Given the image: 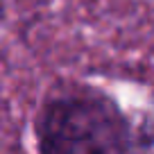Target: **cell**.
<instances>
[{
    "label": "cell",
    "mask_w": 154,
    "mask_h": 154,
    "mask_svg": "<svg viewBox=\"0 0 154 154\" xmlns=\"http://www.w3.org/2000/svg\"><path fill=\"white\" fill-rule=\"evenodd\" d=\"M34 138L38 154H140L154 147V125H138L111 93L77 84L43 100Z\"/></svg>",
    "instance_id": "1"
},
{
    "label": "cell",
    "mask_w": 154,
    "mask_h": 154,
    "mask_svg": "<svg viewBox=\"0 0 154 154\" xmlns=\"http://www.w3.org/2000/svg\"><path fill=\"white\" fill-rule=\"evenodd\" d=\"M5 20H7V5H5V0H0V29L5 25Z\"/></svg>",
    "instance_id": "2"
}]
</instances>
